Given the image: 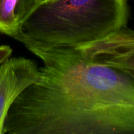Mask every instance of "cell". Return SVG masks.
<instances>
[{"label": "cell", "instance_id": "obj_1", "mask_svg": "<svg viewBox=\"0 0 134 134\" xmlns=\"http://www.w3.org/2000/svg\"><path fill=\"white\" fill-rule=\"evenodd\" d=\"M37 81L9 109L3 134H134V79L74 47H27Z\"/></svg>", "mask_w": 134, "mask_h": 134}, {"label": "cell", "instance_id": "obj_2", "mask_svg": "<svg viewBox=\"0 0 134 134\" xmlns=\"http://www.w3.org/2000/svg\"><path fill=\"white\" fill-rule=\"evenodd\" d=\"M128 14L119 0H49L31 12L13 39L26 48L77 47L122 28Z\"/></svg>", "mask_w": 134, "mask_h": 134}, {"label": "cell", "instance_id": "obj_3", "mask_svg": "<svg viewBox=\"0 0 134 134\" xmlns=\"http://www.w3.org/2000/svg\"><path fill=\"white\" fill-rule=\"evenodd\" d=\"M77 48L90 61L118 69L134 79V35L120 29Z\"/></svg>", "mask_w": 134, "mask_h": 134}, {"label": "cell", "instance_id": "obj_4", "mask_svg": "<svg viewBox=\"0 0 134 134\" xmlns=\"http://www.w3.org/2000/svg\"><path fill=\"white\" fill-rule=\"evenodd\" d=\"M39 76V68L27 58L10 57L0 64V134L13 102Z\"/></svg>", "mask_w": 134, "mask_h": 134}, {"label": "cell", "instance_id": "obj_5", "mask_svg": "<svg viewBox=\"0 0 134 134\" xmlns=\"http://www.w3.org/2000/svg\"><path fill=\"white\" fill-rule=\"evenodd\" d=\"M18 0H0V33L14 38L18 30Z\"/></svg>", "mask_w": 134, "mask_h": 134}, {"label": "cell", "instance_id": "obj_6", "mask_svg": "<svg viewBox=\"0 0 134 134\" xmlns=\"http://www.w3.org/2000/svg\"><path fill=\"white\" fill-rule=\"evenodd\" d=\"M38 5L37 0H18L16 17L19 27L20 24Z\"/></svg>", "mask_w": 134, "mask_h": 134}, {"label": "cell", "instance_id": "obj_7", "mask_svg": "<svg viewBox=\"0 0 134 134\" xmlns=\"http://www.w3.org/2000/svg\"><path fill=\"white\" fill-rule=\"evenodd\" d=\"M13 49L10 46L0 45V64L11 56Z\"/></svg>", "mask_w": 134, "mask_h": 134}, {"label": "cell", "instance_id": "obj_8", "mask_svg": "<svg viewBox=\"0 0 134 134\" xmlns=\"http://www.w3.org/2000/svg\"><path fill=\"white\" fill-rule=\"evenodd\" d=\"M49 1V0H37V4L39 5V4L45 2V1Z\"/></svg>", "mask_w": 134, "mask_h": 134}, {"label": "cell", "instance_id": "obj_9", "mask_svg": "<svg viewBox=\"0 0 134 134\" xmlns=\"http://www.w3.org/2000/svg\"><path fill=\"white\" fill-rule=\"evenodd\" d=\"M119 1H122V2H125V3H126L127 0H119Z\"/></svg>", "mask_w": 134, "mask_h": 134}]
</instances>
